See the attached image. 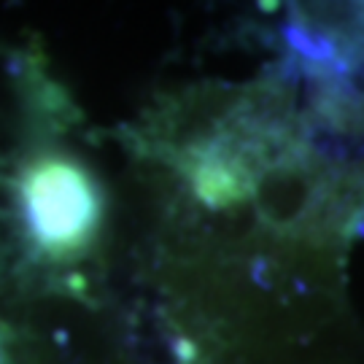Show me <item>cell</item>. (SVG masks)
Returning <instances> with one entry per match:
<instances>
[{"label": "cell", "mask_w": 364, "mask_h": 364, "mask_svg": "<svg viewBox=\"0 0 364 364\" xmlns=\"http://www.w3.org/2000/svg\"><path fill=\"white\" fill-rule=\"evenodd\" d=\"M0 364H6V351H3V340H0Z\"/></svg>", "instance_id": "cell-2"}, {"label": "cell", "mask_w": 364, "mask_h": 364, "mask_svg": "<svg viewBox=\"0 0 364 364\" xmlns=\"http://www.w3.org/2000/svg\"><path fill=\"white\" fill-rule=\"evenodd\" d=\"M22 224L33 246L52 259L78 257L103 219L100 189L81 162L43 154L22 168Z\"/></svg>", "instance_id": "cell-1"}]
</instances>
